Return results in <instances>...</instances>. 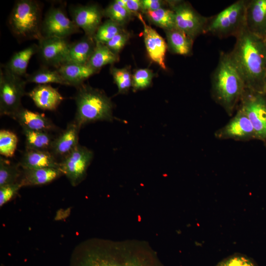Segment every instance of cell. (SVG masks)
I'll return each instance as SVG.
<instances>
[{
  "label": "cell",
  "instance_id": "cell-9",
  "mask_svg": "<svg viewBox=\"0 0 266 266\" xmlns=\"http://www.w3.org/2000/svg\"><path fill=\"white\" fill-rule=\"evenodd\" d=\"M175 14V28L182 31L194 41L204 34L208 17L196 11L188 2L176 0L168 2Z\"/></svg>",
  "mask_w": 266,
  "mask_h": 266
},
{
  "label": "cell",
  "instance_id": "cell-15",
  "mask_svg": "<svg viewBox=\"0 0 266 266\" xmlns=\"http://www.w3.org/2000/svg\"><path fill=\"white\" fill-rule=\"evenodd\" d=\"M137 17L143 26L144 42L150 58L163 69H166L165 56L167 44L165 40L156 31L145 23L140 13L137 14Z\"/></svg>",
  "mask_w": 266,
  "mask_h": 266
},
{
  "label": "cell",
  "instance_id": "cell-11",
  "mask_svg": "<svg viewBox=\"0 0 266 266\" xmlns=\"http://www.w3.org/2000/svg\"><path fill=\"white\" fill-rule=\"evenodd\" d=\"M79 28L70 19L61 7H51L46 13L41 25L43 37L66 38L79 32Z\"/></svg>",
  "mask_w": 266,
  "mask_h": 266
},
{
  "label": "cell",
  "instance_id": "cell-22",
  "mask_svg": "<svg viewBox=\"0 0 266 266\" xmlns=\"http://www.w3.org/2000/svg\"><path fill=\"white\" fill-rule=\"evenodd\" d=\"M63 174L58 168H43L22 169L19 181L22 186L48 184Z\"/></svg>",
  "mask_w": 266,
  "mask_h": 266
},
{
  "label": "cell",
  "instance_id": "cell-33",
  "mask_svg": "<svg viewBox=\"0 0 266 266\" xmlns=\"http://www.w3.org/2000/svg\"><path fill=\"white\" fill-rule=\"evenodd\" d=\"M103 15L122 26L129 20L133 14L114 1L103 10Z\"/></svg>",
  "mask_w": 266,
  "mask_h": 266
},
{
  "label": "cell",
  "instance_id": "cell-21",
  "mask_svg": "<svg viewBox=\"0 0 266 266\" xmlns=\"http://www.w3.org/2000/svg\"><path fill=\"white\" fill-rule=\"evenodd\" d=\"M69 86L77 88L85 80L97 72L87 65L74 63H65L56 69Z\"/></svg>",
  "mask_w": 266,
  "mask_h": 266
},
{
  "label": "cell",
  "instance_id": "cell-5",
  "mask_svg": "<svg viewBox=\"0 0 266 266\" xmlns=\"http://www.w3.org/2000/svg\"><path fill=\"white\" fill-rule=\"evenodd\" d=\"M42 6L34 0L17 1L8 18V23L19 40H40L41 33Z\"/></svg>",
  "mask_w": 266,
  "mask_h": 266
},
{
  "label": "cell",
  "instance_id": "cell-36",
  "mask_svg": "<svg viewBox=\"0 0 266 266\" xmlns=\"http://www.w3.org/2000/svg\"><path fill=\"white\" fill-rule=\"evenodd\" d=\"M129 33L122 30L105 44L114 53L118 54L129 38Z\"/></svg>",
  "mask_w": 266,
  "mask_h": 266
},
{
  "label": "cell",
  "instance_id": "cell-3",
  "mask_svg": "<svg viewBox=\"0 0 266 266\" xmlns=\"http://www.w3.org/2000/svg\"><path fill=\"white\" fill-rule=\"evenodd\" d=\"M244 83L229 53L221 51L211 76L213 100L232 116L238 107L245 89Z\"/></svg>",
  "mask_w": 266,
  "mask_h": 266
},
{
  "label": "cell",
  "instance_id": "cell-8",
  "mask_svg": "<svg viewBox=\"0 0 266 266\" xmlns=\"http://www.w3.org/2000/svg\"><path fill=\"white\" fill-rule=\"evenodd\" d=\"M238 107L249 119L256 138L266 142V94L245 88Z\"/></svg>",
  "mask_w": 266,
  "mask_h": 266
},
{
  "label": "cell",
  "instance_id": "cell-19",
  "mask_svg": "<svg viewBox=\"0 0 266 266\" xmlns=\"http://www.w3.org/2000/svg\"><path fill=\"white\" fill-rule=\"evenodd\" d=\"M13 119L19 124L23 129L47 132L58 130L57 126L44 114L24 107L21 108Z\"/></svg>",
  "mask_w": 266,
  "mask_h": 266
},
{
  "label": "cell",
  "instance_id": "cell-10",
  "mask_svg": "<svg viewBox=\"0 0 266 266\" xmlns=\"http://www.w3.org/2000/svg\"><path fill=\"white\" fill-rule=\"evenodd\" d=\"M93 156L92 150L79 144L59 162V169L72 186H76L85 178Z\"/></svg>",
  "mask_w": 266,
  "mask_h": 266
},
{
  "label": "cell",
  "instance_id": "cell-7",
  "mask_svg": "<svg viewBox=\"0 0 266 266\" xmlns=\"http://www.w3.org/2000/svg\"><path fill=\"white\" fill-rule=\"evenodd\" d=\"M25 79L2 66L0 71V114L12 118L23 107L22 98L26 95Z\"/></svg>",
  "mask_w": 266,
  "mask_h": 266
},
{
  "label": "cell",
  "instance_id": "cell-16",
  "mask_svg": "<svg viewBox=\"0 0 266 266\" xmlns=\"http://www.w3.org/2000/svg\"><path fill=\"white\" fill-rule=\"evenodd\" d=\"M246 25L250 32L266 39V0H247Z\"/></svg>",
  "mask_w": 266,
  "mask_h": 266
},
{
  "label": "cell",
  "instance_id": "cell-24",
  "mask_svg": "<svg viewBox=\"0 0 266 266\" xmlns=\"http://www.w3.org/2000/svg\"><path fill=\"white\" fill-rule=\"evenodd\" d=\"M95 45L94 37L86 35L79 40L70 43L67 63L87 65Z\"/></svg>",
  "mask_w": 266,
  "mask_h": 266
},
{
  "label": "cell",
  "instance_id": "cell-32",
  "mask_svg": "<svg viewBox=\"0 0 266 266\" xmlns=\"http://www.w3.org/2000/svg\"><path fill=\"white\" fill-rule=\"evenodd\" d=\"M122 30L121 25L108 19L100 26L94 38L95 41L105 44Z\"/></svg>",
  "mask_w": 266,
  "mask_h": 266
},
{
  "label": "cell",
  "instance_id": "cell-34",
  "mask_svg": "<svg viewBox=\"0 0 266 266\" xmlns=\"http://www.w3.org/2000/svg\"><path fill=\"white\" fill-rule=\"evenodd\" d=\"M110 72L116 84L119 93H124L132 86V77L129 69L111 67Z\"/></svg>",
  "mask_w": 266,
  "mask_h": 266
},
{
  "label": "cell",
  "instance_id": "cell-30",
  "mask_svg": "<svg viewBox=\"0 0 266 266\" xmlns=\"http://www.w3.org/2000/svg\"><path fill=\"white\" fill-rule=\"evenodd\" d=\"M19 164L0 157V187L19 181L22 169Z\"/></svg>",
  "mask_w": 266,
  "mask_h": 266
},
{
  "label": "cell",
  "instance_id": "cell-26",
  "mask_svg": "<svg viewBox=\"0 0 266 266\" xmlns=\"http://www.w3.org/2000/svg\"><path fill=\"white\" fill-rule=\"evenodd\" d=\"M95 42V47L87 65L98 72L103 66L117 62L119 57L105 44Z\"/></svg>",
  "mask_w": 266,
  "mask_h": 266
},
{
  "label": "cell",
  "instance_id": "cell-41",
  "mask_svg": "<svg viewBox=\"0 0 266 266\" xmlns=\"http://www.w3.org/2000/svg\"><path fill=\"white\" fill-rule=\"evenodd\" d=\"M264 92L266 94V76L265 77L264 83Z\"/></svg>",
  "mask_w": 266,
  "mask_h": 266
},
{
  "label": "cell",
  "instance_id": "cell-1",
  "mask_svg": "<svg viewBox=\"0 0 266 266\" xmlns=\"http://www.w3.org/2000/svg\"><path fill=\"white\" fill-rule=\"evenodd\" d=\"M77 266H163L156 253L139 241H121L88 250Z\"/></svg>",
  "mask_w": 266,
  "mask_h": 266
},
{
  "label": "cell",
  "instance_id": "cell-25",
  "mask_svg": "<svg viewBox=\"0 0 266 266\" xmlns=\"http://www.w3.org/2000/svg\"><path fill=\"white\" fill-rule=\"evenodd\" d=\"M170 50L174 54L187 56L192 52L194 40L175 28L165 31Z\"/></svg>",
  "mask_w": 266,
  "mask_h": 266
},
{
  "label": "cell",
  "instance_id": "cell-39",
  "mask_svg": "<svg viewBox=\"0 0 266 266\" xmlns=\"http://www.w3.org/2000/svg\"><path fill=\"white\" fill-rule=\"evenodd\" d=\"M142 11H154L164 7L165 2L160 0H142Z\"/></svg>",
  "mask_w": 266,
  "mask_h": 266
},
{
  "label": "cell",
  "instance_id": "cell-43",
  "mask_svg": "<svg viewBox=\"0 0 266 266\" xmlns=\"http://www.w3.org/2000/svg\"><path fill=\"white\" fill-rule=\"evenodd\" d=\"M266 46V39L265 40Z\"/></svg>",
  "mask_w": 266,
  "mask_h": 266
},
{
  "label": "cell",
  "instance_id": "cell-35",
  "mask_svg": "<svg viewBox=\"0 0 266 266\" xmlns=\"http://www.w3.org/2000/svg\"><path fill=\"white\" fill-rule=\"evenodd\" d=\"M154 74L148 68H140L135 71L132 76V87L134 91L143 89L151 83Z\"/></svg>",
  "mask_w": 266,
  "mask_h": 266
},
{
  "label": "cell",
  "instance_id": "cell-37",
  "mask_svg": "<svg viewBox=\"0 0 266 266\" xmlns=\"http://www.w3.org/2000/svg\"><path fill=\"white\" fill-rule=\"evenodd\" d=\"M23 187L20 181L0 187V206L11 200Z\"/></svg>",
  "mask_w": 266,
  "mask_h": 266
},
{
  "label": "cell",
  "instance_id": "cell-12",
  "mask_svg": "<svg viewBox=\"0 0 266 266\" xmlns=\"http://www.w3.org/2000/svg\"><path fill=\"white\" fill-rule=\"evenodd\" d=\"M70 45L66 38L43 37L38 40L37 53L44 66L57 69L67 62Z\"/></svg>",
  "mask_w": 266,
  "mask_h": 266
},
{
  "label": "cell",
  "instance_id": "cell-42",
  "mask_svg": "<svg viewBox=\"0 0 266 266\" xmlns=\"http://www.w3.org/2000/svg\"><path fill=\"white\" fill-rule=\"evenodd\" d=\"M217 266H225V265H224L223 262H222L219 264H218Z\"/></svg>",
  "mask_w": 266,
  "mask_h": 266
},
{
  "label": "cell",
  "instance_id": "cell-38",
  "mask_svg": "<svg viewBox=\"0 0 266 266\" xmlns=\"http://www.w3.org/2000/svg\"><path fill=\"white\" fill-rule=\"evenodd\" d=\"M225 266H256L245 257L233 256L222 261Z\"/></svg>",
  "mask_w": 266,
  "mask_h": 266
},
{
  "label": "cell",
  "instance_id": "cell-6",
  "mask_svg": "<svg viewBox=\"0 0 266 266\" xmlns=\"http://www.w3.org/2000/svg\"><path fill=\"white\" fill-rule=\"evenodd\" d=\"M247 0H238L217 14L208 17L204 34L224 38L236 37L246 26Z\"/></svg>",
  "mask_w": 266,
  "mask_h": 266
},
{
  "label": "cell",
  "instance_id": "cell-31",
  "mask_svg": "<svg viewBox=\"0 0 266 266\" xmlns=\"http://www.w3.org/2000/svg\"><path fill=\"white\" fill-rule=\"evenodd\" d=\"M18 142L16 134L5 129L0 131V154L6 158H12L15 154Z\"/></svg>",
  "mask_w": 266,
  "mask_h": 266
},
{
  "label": "cell",
  "instance_id": "cell-13",
  "mask_svg": "<svg viewBox=\"0 0 266 266\" xmlns=\"http://www.w3.org/2000/svg\"><path fill=\"white\" fill-rule=\"evenodd\" d=\"M214 136L219 139H231L243 141L256 138L251 122L239 107L230 121L215 132Z\"/></svg>",
  "mask_w": 266,
  "mask_h": 266
},
{
  "label": "cell",
  "instance_id": "cell-40",
  "mask_svg": "<svg viewBox=\"0 0 266 266\" xmlns=\"http://www.w3.org/2000/svg\"><path fill=\"white\" fill-rule=\"evenodd\" d=\"M126 9L133 15L139 14L142 11L141 0H124Z\"/></svg>",
  "mask_w": 266,
  "mask_h": 266
},
{
  "label": "cell",
  "instance_id": "cell-2",
  "mask_svg": "<svg viewBox=\"0 0 266 266\" xmlns=\"http://www.w3.org/2000/svg\"><path fill=\"white\" fill-rule=\"evenodd\" d=\"M230 56L245 86L264 92L266 76V46L265 40L250 32L246 26L235 37Z\"/></svg>",
  "mask_w": 266,
  "mask_h": 266
},
{
  "label": "cell",
  "instance_id": "cell-23",
  "mask_svg": "<svg viewBox=\"0 0 266 266\" xmlns=\"http://www.w3.org/2000/svg\"><path fill=\"white\" fill-rule=\"evenodd\" d=\"M38 44H32L15 53L9 61L2 66L12 73L23 77L26 76L27 67L32 57L37 53Z\"/></svg>",
  "mask_w": 266,
  "mask_h": 266
},
{
  "label": "cell",
  "instance_id": "cell-14",
  "mask_svg": "<svg viewBox=\"0 0 266 266\" xmlns=\"http://www.w3.org/2000/svg\"><path fill=\"white\" fill-rule=\"evenodd\" d=\"M71 20L85 32V35L94 37L101 25L103 10L97 4L73 5L69 8Z\"/></svg>",
  "mask_w": 266,
  "mask_h": 266
},
{
  "label": "cell",
  "instance_id": "cell-4",
  "mask_svg": "<svg viewBox=\"0 0 266 266\" xmlns=\"http://www.w3.org/2000/svg\"><path fill=\"white\" fill-rule=\"evenodd\" d=\"M74 121L80 128L96 121L113 120V103L101 90L83 84L76 88Z\"/></svg>",
  "mask_w": 266,
  "mask_h": 266
},
{
  "label": "cell",
  "instance_id": "cell-29",
  "mask_svg": "<svg viewBox=\"0 0 266 266\" xmlns=\"http://www.w3.org/2000/svg\"><path fill=\"white\" fill-rule=\"evenodd\" d=\"M144 13L152 23L165 31L175 28V14L170 7H163L154 11H146Z\"/></svg>",
  "mask_w": 266,
  "mask_h": 266
},
{
  "label": "cell",
  "instance_id": "cell-20",
  "mask_svg": "<svg viewBox=\"0 0 266 266\" xmlns=\"http://www.w3.org/2000/svg\"><path fill=\"white\" fill-rule=\"evenodd\" d=\"M18 164L22 169L43 168L59 169V162L49 151L26 149Z\"/></svg>",
  "mask_w": 266,
  "mask_h": 266
},
{
  "label": "cell",
  "instance_id": "cell-27",
  "mask_svg": "<svg viewBox=\"0 0 266 266\" xmlns=\"http://www.w3.org/2000/svg\"><path fill=\"white\" fill-rule=\"evenodd\" d=\"M25 136L26 149L49 151L55 137L47 132L23 129Z\"/></svg>",
  "mask_w": 266,
  "mask_h": 266
},
{
  "label": "cell",
  "instance_id": "cell-17",
  "mask_svg": "<svg viewBox=\"0 0 266 266\" xmlns=\"http://www.w3.org/2000/svg\"><path fill=\"white\" fill-rule=\"evenodd\" d=\"M81 128L73 121L54 138L50 152L57 158L62 159L69 154L79 144Z\"/></svg>",
  "mask_w": 266,
  "mask_h": 266
},
{
  "label": "cell",
  "instance_id": "cell-18",
  "mask_svg": "<svg viewBox=\"0 0 266 266\" xmlns=\"http://www.w3.org/2000/svg\"><path fill=\"white\" fill-rule=\"evenodd\" d=\"M27 95L43 110H56L64 100L58 90L49 84L37 85Z\"/></svg>",
  "mask_w": 266,
  "mask_h": 266
},
{
  "label": "cell",
  "instance_id": "cell-28",
  "mask_svg": "<svg viewBox=\"0 0 266 266\" xmlns=\"http://www.w3.org/2000/svg\"><path fill=\"white\" fill-rule=\"evenodd\" d=\"M25 80L27 82L34 83L38 85L56 83L69 86L67 82L56 69H51L45 66H42L32 74H27L25 76Z\"/></svg>",
  "mask_w": 266,
  "mask_h": 266
}]
</instances>
